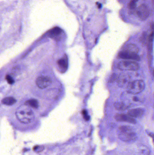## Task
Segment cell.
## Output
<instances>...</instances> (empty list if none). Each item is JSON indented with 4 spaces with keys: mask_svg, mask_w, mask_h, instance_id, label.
<instances>
[{
    "mask_svg": "<svg viewBox=\"0 0 154 155\" xmlns=\"http://www.w3.org/2000/svg\"><path fill=\"white\" fill-rule=\"evenodd\" d=\"M16 118L20 122L24 124L31 123L34 118V114L31 108L25 104L20 106L15 112Z\"/></svg>",
    "mask_w": 154,
    "mask_h": 155,
    "instance_id": "1",
    "label": "cell"
},
{
    "mask_svg": "<svg viewBox=\"0 0 154 155\" xmlns=\"http://www.w3.org/2000/svg\"><path fill=\"white\" fill-rule=\"evenodd\" d=\"M118 137L123 142L132 143L136 140L137 136L131 127L123 126L118 129Z\"/></svg>",
    "mask_w": 154,
    "mask_h": 155,
    "instance_id": "2",
    "label": "cell"
},
{
    "mask_svg": "<svg viewBox=\"0 0 154 155\" xmlns=\"http://www.w3.org/2000/svg\"><path fill=\"white\" fill-rule=\"evenodd\" d=\"M145 87V83L143 80H134L128 85L127 87V91L130 94H138L144 90Z\"/></svg>",
    "mask_w": 154,
    "mask_h": 155,
    "instance_id": "3",
    "label": "cell"
},
{
    "mask_svg": "<svg viewBox=\"0 0 154 155\" xmlns=\"http://www.w3.org/2000/svg\"><path fill=\"white\" fill-rule=\"evenodd\" d=\"M118 68L122 71H136L139 69V65L135 61L123 60L119 62Z\"/></svg>",
    "mask_w": 154,
    "mask_h": 155,
    "instance_id": "4",
    "label": "cell"
},
{
    "mask_svg": "<svg viewBox=\"0 0 154 155\" xmlns=\"http://www.w3.org/2000/svg\"><path fill=\"white\" fill-rule=\"evenodd\" d=\"M52 82V79L48 76H39L36 80V84L37 86L40 89L47 88L51 85Z\"/></svg>",
    "mask_w": 154,
    "mask_h": 155,
    "instance_id": "5",
    "label": "cell"
},
{
    "mask_svg": "<svg viewBox=\"0 0 154 155\" xmlns=\"http://www.w3.org/2000/svg\"><path fill=\"white\" fill-rule=\"evenodd\" d=\"M118 56L123 60H129L134 61H139L140 60V57L137 53L123 50L119 52Z\"/></svg>",
    "mask_w": 154,
    "mask_h": 155,
    "instance_id": "6",
    "label": "cell"
},
{
    "mask_svg": "<svg viewBox=\"0 0 154 155\" xmlns=\"http://www.w3.org/2000/svg\"><path fill=\"white\" fill-rule=\"evenodd\" d=\"M137 14L141 20H146L149 16V10L146 5L143 4L138 7Z\"/></svg>",
    "mask_w": 154,
    "mask_h": 155,
    "instance_id": "7",
    "label": "cell"
},
{
    "mask_svg": "<svg viewBox=\"0 0 154 155\" xmlns=\"http://www.w3.org/2000/svg\"><path fill=\"white\" fill-rule=\"evenodd\" d=\"M115 119L118 122H127L132 124H136V123L134 118L131 117L128 114H117L115 116Z\"/></svg>",
    "mask_w": 154,
    "mask_h": 155,
    "instance_id": "8",
    "label": "cell"
},
{
    "mask_svg": "<svg viewBox=\"0 0 154 155\" xmlns=\"http://www.w3.org/2000/svg\"><path fill=\"white\" fill-rule=\"evenodd\" d=\"M144 112V110L142 109L136 108L130 110L128 112V114L133 118H138L142 116Z\"/></svg>",
    "mask_w": 154,
    "mask_h": 155,
    "instance_id": "9",
    "label": "cell"
},
{
    "mask_svg": "<svg viewBox=\"0 0 154 155\" xmlns=\"http://www.w3.org/2000/svg\"><path fill=\"white\" fill-rule=\"evenodd\" d=\"M58 64L60 70L62 72H64L67 70L68 64H67V59L65 57L60 59L58 61Z\"/></svg>",
    "mask_w": 154,
    "mask_h": 155,
    "instance_id": "10",
    "label": "cell"
},
{
    "mask_svg": "<svg viewBox=\"0 0 154 155\" xmlns=\"http://www.w3.org/2000/svg\"><path fill=\"white\" fill-rule=\"evenodd\" d=\"M123 50L137 54H138V52H139V48L136 45H134V44H129L124 47Z\"/></svg>",
    "mask_w": 154,
    "mask_h": 155,
    "instance_id": "11",
    "label": "cell"
},
{
    "mask_svg": "<svg viewBox=\"0 0 154 155\" xmlns=\"http://www.w3.org/2000/svg\"><path fill=\"white\" fill-rule=\"evenodd\" d=\"M61 29L60 28L55 27L52 30L50 31L49 32V35L50 37H52V38H56L58 37L61 34Z\"/></svg>",
    "mask_w": 154,
    "mask_h": 155,
    "instance_id": "12",
    "label": "cell"
},
{
    "mask_svg": "<svg viewBox=\"0 0 154 155\" xmlns=\"http://www.w3.org/2000/svg\"><path fill=\"white\" fill-rule=\"evenodd\" d=\"M16 102V99L13 97H7L3 98L1 101V103L3 104L6 105L11 106L14 104Z\"/></svg>",
    "mask_w": 154,
    "mask_h": 155,
    "instance_id": "13",
    "label": "cell"
},
{
    "mask_svg": "<svg viewBox=\"0 0 154 155\" xmlns=\"http://www.w3.org/2000/svg\"><path fill=\"white\" fill-rule=\"evenodd\" d=\"M25 104L29 106L31 108L37 109L39 107V102L35 99H30L26 102Z\"/></svg>",
    "mask_w": 154,
    "mask_h": 155,
    "instance_id": "14",
    "label": "cell"
},
{
    "mask_svg": "<svg viewBox=\"0 0 154 155\" xmlns=\"http://www.w3.org/2000/svg\"><path fill=\"white\" fill-rule=\"evenodd\" d=\"M139 151L144 155H149L150 154V150L147 146L142 145L139 147Z\"/></svg>",
    "mask_w": 154,
    "mask_h": 155,
    "instance_id": "15",
    "label": "cell"
},
{
    "mask_svg": "<svg viewBox=\"0 0 154 155\" xmlns=\"http://www.w3.org/2000/svg\"><path fill=\"white\" fill-rule=\"evenodd\" d=\"M115 108L118 110H124L128 108V107L122 103H115L114 104Z\"/></svg>",
    "mask_w": 154,
    "mask_h": 155,
    "instance_id": "16",
    "label": "cell"
},
{
    "mask_svg": "<svg viewBox=\"0 0 154 155\" xmlns=\"http://www.w3.org/2000/svg\"><path fill=\"white\" fill-rule=\"evenodd\" d=\"M118 82L121 85H124L128 81V78L125 75H121L118 77Z\"/></svg>",
    "mask_w": 154,
    "mask_h": 155,
    "instance_id": "17",
    "label": "cell"
},
{
    "mask_svg": "<svg viewBox=\"0 0 154 155\" xmlns=\"http://www.w3.org/2000/svg\"><path fill=\"white\" fill-rule=\"evenodd\" d=\"M138 0H131L129 3V8L131 10L134 9L136 7V4Z\"/></svg>",
    "mask_w": 154,
    "mask_h": 155,
    "instance_id": "18",
    "label": "cell"
},
{
    "mask_svg": "<svg viewBox=\"0 0 154 155\" xmlns=\"http://www.w3.org/2000/svg\"><path fill=\"white\" fill-rule=\"evenodd\" d=\"M6 80H7V81L8 83L9 84H12L14 83L15 81L13 79L10 75H7L6 77Z\"/></svg>",
    "mask_w": 154,
    "mask_h": 155,
    "instance_id": "19",
    "label": "cell"
},
{
    "mask_svg": "<svg viewBox=\"0 0 154 155\" xmlns=\"http://www.w3.org/2000/svg\"><path fill=\"white\" fill-rule=\"evenodd\" d=\"M44 149V147L43 146H36L34 148V151L37 152H40Z\"/></svg>",
    "mask_w": 154,
    "mask_h": 155,
    "instance_id": "20",
    "label": "cell"
},
{
    "mask_svg": "<svg viewBox=\"0 0 154 155\" xmlns=\"http://www.w3.org/2000/svg\"><path fill=\"white\" fill-rule=\"evenodd\" d=\"M82 113L83 115L84 118L85 120H86V121L89 120L90 118L89 116H88V114H87V111H86V110H83Z\"/></svg>",
    "mask_w": 154,
    "mask_h": 155,
    "instance_id": "21",
    "label": "cell"
},
{
    "mask_svg": "<svg viewBox=\"0 0 154 155\" xmlns=\"http://www.w3.org/2000/svg\"><path fill=\"white\" fill-rule=\"evenodd\" d=\"M148 134L150 137L152 138V139H153V142H154V133L149 132Z\"/></svg>",
    "mask_w": 154,
    "mask_h": 155,
    "instance_id": "22",
    "label": "cell"
},
{
    "mask_svg": "<svg viewBox=\"0 0 154 155\" xmlns=\"http://www.w3.org/2000/svg\"><path fill=\"white\" fill-rule=\"evenodd\" d=\"M153 76H154V70H153Z\"/></svg>",
    "mask_w": 154,
    "mask_h": 155,
    "instance_id": "23",
    "label": "cell"
},
{
    "mask_svg": "<svg viewBox=\"0 0 154 155\" xmlns=\"http://www.w3.org/2000/svg\"></svg>",
    "mask_w": 154,
    "mask_h": 155,
    "instance_id": "24",
    "label": "cell"
}]
</instances>
